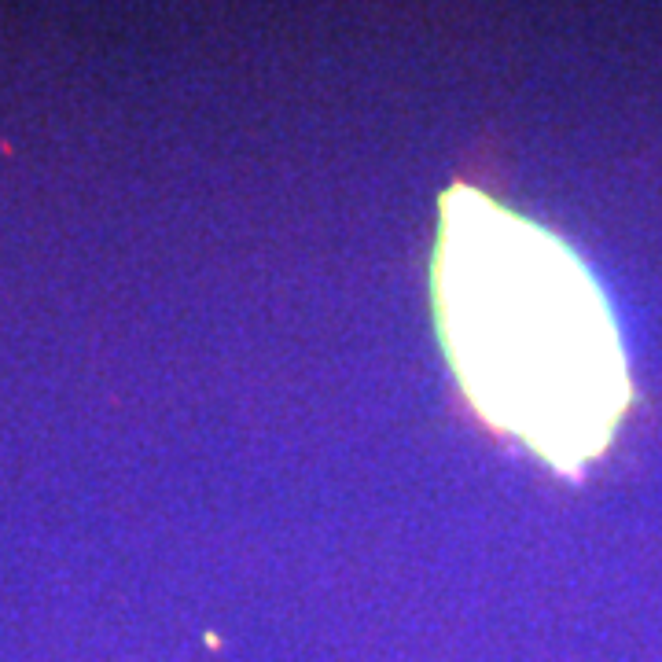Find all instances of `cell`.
Wrapping results in <instances>:
<instances>
[{
	"mask_svg": "<svg viewBox=\"0 0 662 662\" xmlns=\"http://www.w3.org/2000/svg\"><path fill=\"white\" fill-rule=\"evenodd\" d=\"M449 335L493 420L552 457H589L622 412V357L589 276L515 217L464 225L446 262Z\"/></svg>",
	"mask_w": 662,
	"mask_h": 662,
	"instance_id": "1",
	"label": "cell"
}]
</instances>
